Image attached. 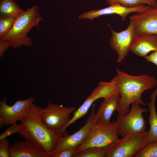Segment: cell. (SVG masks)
<instances>
[{
  "mask_svg": "<svg viewBox=\"0 0 157 157\" xmlns=\"http://www.w3.org/2000/svg\"><path fill=\"white\" fill-rule=\"evenodd\" d=\"M35 100L34 97L25 99H19L14 104L9 106L7 104V99L4 97L0 101V116L5 119L6 126L17 124L27 114L29 109Z\"/></svg>",
  "mask_w": 157,
  "mask_h": 157,
  "instance_id": "10",
  "label": "cell"
},
{
  "mask_svg": "<svg viewBox=\"0 0 157 157\" xmlns=\"http://www.w3.org/2000/svg\"><path fill=\"white\" fill-rule=\"evenodd\" d=\"M135 157H157V140L148 144Z\"/></svg>",
  "mask_w": 157,
  "mask_h": 157,
  "instance_id": "22",
  "label": "cell"
},
{
  "mask_svg": "<svg viewBox=\"0 0 157 157\" xmlns=\"http://www.w3.org/2000/svg\"><path fill=\"white\" fill-rule=\"evenodd\" d=\"M150 6H146L145 4H142L135 7H127L118 4H115L102 9L84 12L79 15L78 18L92 20L101 16L116 14L119 15L121 17L122 20L124 21L129 14L134 12H145L149 8Z\"/></svg>",
  "mask_w": 157,
  "mask_h": 157,
  "instance_id": "11",
  "label": "cell"
},
{
  "mask_svg": "<svg viewBox=\"0 0 157 157\" xmlns=\"http://www.w3.org/2000/svg\"><path fill=\"white\" fill-rule=\"evenodd\" d=\"M148 131L130 133L104 148L106 157H132L148 144Z\"/></svg>",
  "mask_w": 157,
  "mask_h": 157,
  "instance_id": "4",
  "label": "cell"
},
{
  "mask_svg": "<svg viewBox=\"0 0 157 157\" xmlns=\"http://www.w3.org/2000/svg\"><path fill=\"white\" fill-rule=\"evenodd\" d=\"M120 96L118 114L125 115L130 110V105L136 103L142 106L146 105L142 100V95L145 90L152 89L157 85V79L146 74L133 76L116 69Z\"/></svg>",
  "mask_w": 157,
  "mask_h": 157,
  "instance_id": "2",
  "label": "cell"
},
{
  "mask_svg": "<svg viewBox=\"0 0 157 157\" xmlns=\"http://www.w3.org/2000/svg\"><path fill=\"white\" fill-rule=\"evenodd\" d=\"M130 19L134 23L137 37L144 34L157 35V7L150 6L145 12L136 13Z\"/></svg>",
  "mask_w": 157,
  "mask_h": 157,
  "instance_id": "12",
  "label": "cell"
},
{
  "mask_svg": "<svg viewBox=\"0 0 157 157\" xmlns=\"http://www.w3.org/2000/svg\"><path fill=\"white\" fill-rule=\"evenodd\" d=\"M78 147H70L66 148L52 155V157H75Z\"/></svg>",
  "mask_w": 157,
  "mask_h": 157,
  "instance_id": "23",
  "label": "cell"
},
{
  "mask_svg": "<svg viewBox=\"0 0 157 157\" xmlns=\"http://www.w3.org/2000/svg\"><path fill=\"white\" fill-rule=\"evenodd\" d=\"M42 108L34 103L31 104L27 114L20 121L19 133L22 138L35 143L52 156L65 136L45 126Z\"/></svg>",
  "mask_w": 157,
  "mask_h": 157,
  "instance_id": "1",
  "label": "cell"
},
{
  "mask_svg": "<svg viewBox=\"0 0 157 157\" xmlns=\"http://www.w3.org/2000/svg\"><path fill=\"white\" fill-rule=\"evenodd\" d=\"M21 124H14L11 126L4 132L0 135V141L6 138L7 137L13 134L19 133L21 128Z\"/></svg>",
  "mask_w": 157,
  "mask_h": 157,
  "instance_id": "24",
  "label": "cell"
},
{
  "mask_svg": "<svg viewBox=\"0 0 157 157\" xmlns=\"http://www.w3.org/2000/svg\"><path fill=\"white\" fill-rule=\"evenodd\" d=\"M108 26L111 29L112 33L109 43L111 48L117 53V62L120 63L131 50L137 40L135 26L133 22L130 20L128 27L119 32L113 30L109 24Z\"/></svg>",
  "mask_w": 157,
  "mask_h": 157,
  "instance_id": "9",
  "label": "cell"
},
{
  "mask_svg": "<svg viewBox=\"0 0 157 157\" xmlns=\"http://www.w3.org/2000/svg\"><path fill=\"white\" fill-rule=\"evenodd\" d=\"M120 104L119 93L104 99L95 113V117L97 120L106 124H109L113 113L115 111H117Z\"/></svg>",
  "mask_w": 157,
  "mask_h": 157,
  "instance_id": "15",
  "label": "cell"
},
{
  "mask_svg": "<svg viewBox=\"0 0 157 157\" xmlns=\"http://www.w3.org/2000/svg\"><path fill=\"white\" fill-rule=\"evenodd\" d=\"M146 60L157 66V50L145 57Z\"/></svg>",
  "mask_w": 157,
  "mask_h": 157,
  "instance_id": "26",
  "label": "cell"
},
{
  "mask_svg": "<svg viewBox=\"0 0 157 157\" xmlns=\"http://www.w3.org/2000/svg\"><path fill=\"white\" fill-rule=\"evenodd\" d=\"M17 17H0V40H2L12 28Z\"/></svg>",
  "mask_w": 157,
  "mask_h": 157,
  "instance_id": "20",
  "label": "cell"
},
{
  "mask_svg": "<svg viewBox=\"0 0 157 157\" xmlns=\"http://www.w3.org/2000/svg\"><path fill=\"white\" fill-rule=\"evenodd\" d=\"M109 6L118 4L124 7H132L142 4L157 7V1L154 0H105Z\"/></svg>",
  "mask_w": 157,
  "mask_h": 157,
  "instance_id": "19",
  "label": "cell"
},
{
  "mask_svg": "<svg viewBox=\"0 0 157 157\" xmlns=\"http://www.w3.org/2000/svg\"><path fill=\"white\" fill-rule=\"evenodd\" d=\"M76 109L75 107L53 104L48 101L47 106L42 108L43 124L47 128L63 136L68 135L69 134L66 130L71 119L70 115Z\"/></svg>",
  "mask_w": 157,
  "mask_h": 157,
  "instance_id": "6",
  "label": "cell"
},
{
  "mask_svg": "<svg viewBox=\"0 0 157 157\" xmlns=\"http://www.w3.org/2000/svg\"><path fill=\"white\" fill-rule=\"evenodd\" d=\"M10 157H52L38 145L30 141H17L9 146Z\"/></svg>",
  "mask_w": 157,
  "mask_h": 157,
  "instance_id": "14",
  "label": "cell"
},
{
  "mask_svg": "<svg viewBox=\"0 0 157 157\" xmlns=\"http://www.w3.org/2000/svg\"><path fill=\"white\" fill-rule=\"evenodd\" d=\"M6 126V122L4 118L0 116V128H2Z\"/></svg>",
  "mask_w": 157,
  "mask_h": 157,
  "instance_id": "27",
  "label": "cell"
},
{
  "mask_svg": "<svg viewBox=\"0 0 157 157\" xmlns=\"http://www.w3.org/2000/svg\"><path fill=\"white\" fill-rule=\"evenodd\" d=\"M118 93H119V90L117 75L110 82L100 81L83 104L72 113L73 117L67 127L86 115L93 103L96 100L101 98H106Z\"/></svg>",
  "mask_w": 157,
  "mask_h": 157,
  "instance_id": "8",
  "label": "cell"
},
{
  "mask_svg": "<svg viewBox=\"0 0 157 157\" xmlns=\"http://www.w3.org/2000/svg\"><path fill=\"white\" fill-rule=\"evenodd\" d=\"M95 113L94 105L91 109V113L88 117L84 125L73 134L65 136L60 142L53 153L67 147H78L82 144L87 139L91 128L97 120Z\"/></svg>",
  "mask_w": 157,
  "mask_h": 157,
  "instance_id": "13",
  "label": "cell"
},
{
  "mask_svg": "<svg viewBox=\"0 0 157 157\" xmlns=\"http://www.w3.org/2000/svg\"><path fill=\"white\" fill-rule=\"evenodd\" d=\"M9 142L5 138L0 141V157H10L8 151Z\"/></svg>",
  "mask_w": 157,
  "mask_h": 157,
  "instance_id": "25",
  "label": "cell"
},
{
  "mask_svg": "<svg viewBox=\"0 0 157 157\" xmlns=\"http://www.w3.org/2000/svg\"><path fill=\"white\" fill-rule=\"evenodd\" d=\"M157 50V35L144 34L137 36L131 52L135 55L144 57L151 51Z\"/></svg>",
  "mask_w": 157,
  "mask_h": 157,
  "instance_id": "16",
  "label": "cell"
},
{
  "mask_svg": "<svg viewBox=\"0 0 157 157\" xmlns=\"http://www.w3.org/2000/svg\"><path fill=\"white\" fill-rule=\"evenodd\" d=\"M129 112L125 115L117 114L116 122L119 135L122 137L130 133H138L146 131V122L142 114L148 112L145 108H142L140 104H131Z\"/></svg>",
  "mask_w": 157,
  "mask_h": 157,
  "instance_id": "7",
  "label": "cell"
},
{
  "mask_svg": "<svg viewBox=\"0 0 157 157\" xmlns=\"http://www.w3.org/2000/svg\"><path fill=\"white\" fill-rule=\"evenodd\" d=\"M42 20L38 6L28 8L16 18L9 32L0 42L15 49L22 46H30L32 41L27 35L33 27H38L39 22Z\"/></svg>",
  "mask_w": 157,
  "mask_h": 157,
  "instance_id": "3",
  "label": "cell"
},
{
  "mask_svg": "<svg viewBox=\"0 0 157 157\" xmlns=\"http://www.w3.org/2000/svg\"><path fill=\"white\" fill-rule=\"evenodd\" d=\"M119 136L116 121L107 124L97 120L85 141L77 148L76 154L89 148L105 147L118 140Z\"/></svg>",
  "mask_w": 157,
  "mask_h": 157,
  "instance_id": "5",
  "label": "cell"
},
{
  "mask_svg": "<svg viewBox=\"0 0 157 157\" xmlns=\"http://www.w3.org/2000/svg\"></svg>",
  "mask_w": 157,
  "mask_h": 157,
  "instance_id": "28",
  "label": "cell"
},
{
  "mask_svg": "<svg viewBox=\"0 0 157 157\" xmlns=\"http://www.w3.org/2000/svg\"><path fill=\"white\" fill-rule=\"evenodd\" d=\"M75 157H106V153L104 148H89L76 153Z\"/></svg>",
  "mask_w": 157,
  "mask_h": 157,
  "instance_id": "21",
  "label": "cell"
},
{
  "mask_svg": "<svg viewBox=\"0 0 157 157\" xmlns=\"http://www.w3.org/2000/svg\"><path fill=\"white\" fill-rule=\"evenodd\" d=\"M24 11L14 0H0V17H17Z\"/></svg>",
  "mask_w": 157,
  "mask_h": 157,
  "instance_id": "18",
  "label": "cell"
},
{
  "mask_svg": "<svg viewBox=\"0 0 157 157\" xmlns=\"http://www.w3.org/2000/svg\"><path fill=\"white\" fill-rule=\"evenodd\" d=\"M157 96V88L150 95V101L148 104L150 113L148 124L150 128L148 130L147 139L148 144L157 140V113L155 108V102Z\"/></svg>",
  "mask_w": 157,
  "mask_h": 157,
  "instance_id": "17",
  "label": "cell"
}]
</instances>
